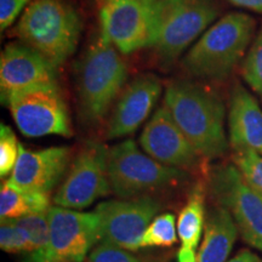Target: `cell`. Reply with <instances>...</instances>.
<instances>
[{
    "instance_id": "cell-1",
    "label": "cell",
    "mask_w": 262,
    "mask_h": 262,
    "mask_svg": "<svg viewBox=\"0 0 262 262\" xmlns=\"http://www.w3.org/2000/svg\"><path fill=\"white\" fill-rule=\"evenodd\" d=\"M163 104L205 160L226 155L225 104L215 91L192 80H175L166 86Z\"/></svg>"
},
{
    "instance_id": "cell-2",
    "label": "cell",
    "mask_w": 262,
    "mask_h": 262,
    "mask_svg": "<svg viewBox=\"0 0 262 262\" xmlns=\"http://www.w3.org/2000/svg\"><path fill=\"white\" fill-rule=\"evenodd\" d=\"M119 52L100 29L80 58L77 70L78 110L86 126L100 125L125 88L127 66Z\"/></svg>"
},
{
    "instance_id": "cell-3",
    "label": "cell",
    "mask_w": 262,
    "mask_h": 262,
    "mask_svg": "<svg viewBox=\"0 0 262 262\" xmlns=\"http://www.w3.org/2000/svg\"><path fill=\"white\" fill-rule=\"evenodd\" d=\"M83 19L70 0H32L12 34L60 68L77 50Z\"/></svg>"
},
{
    "instance_id": "cell-4",
    "label": "cell",
    "mask_w": 262,
    "mask_h": 262,
    "mask_svg": "<svg viewBox=\"0 0 262 262\" xmlns=\"http://www.w3.org/2000/svg\"><path fill=\"white\" fill-rule=\"evenodd\" d=\"M255 32V21L244 12H231L203 33L183 58V67L199 79L222 81L244 57Z\"/></svg>"
},
{
    "instance_id": "cell-5",
    "label": "cell",
    "mask_w": 262,
    "mask_h": 262,
    "mask_svg": "<svg viewBox=\"0 0 262 262\" xmlns=\"http://www.w3.org/2000/svg\"><path fill=\"white\" fill-rule=\"evenodd\" d=\"M191 173L170 168L141 152L134 140L118 143L108 152L111 192L122 199L149 195L179 187Z\"/></svg>"
},
{
    "instance_id": "cell-6",
    "label": "cell",
    "mask_w": 262,
    "mask_h": 262,
    "mask_svg": "<svg viewBox=\"0 0 262 262\" xmlns=\"http://www.w3.org/2000/svg\"><path fill=\"white\" fill-rule=\"evenodd\" d=\"M219 14L214 0H156L150 49L160 62L172 63Z\"/></svg>"
},
{
    "instance_id": "cell-7",
    "label": "cell",
    "mask_w": 262,
    "mask_h": 262,
    "mask_svg": "<svg viewBox=\"0 0 262 262\" xmlns=\"http://www.w3.org/2000/svg\"><path fill=\"white\" fill-rule=\"evenodd\" d=\"M50 233L41 249L25 253L21 262H83L100 238V219L96 212L51 206Z\"/></svg>"
},
{
    "instance_id": "cell-8",
    "label": "cell",
    "mask_w": 262,
    "mask_h": 262,
    "mask_svg": "<svg viewBox=\"0 0 262 262\" xmlns=\"http://www.w3.org/2000/svg\"><path fill=\"white\" fill-rule=\"evenodd\" d=\"M209 192L232 215L239 234L262 251V196L253 191L233 163L216 165L208 173Z\"/></svg>"
},
{
    "instance_id": "cell-9",
    "label": "cell",
    "mask_w": 262,
    "mask_h": 262,
    "mask_svg": "<svg viewBox=\"0 0 262 262\" xmlns=\"http://www.w3.org/2000/svg\"><path fill=\"white\" fill-rule=\"evenodd\" d=\"M108 152L95 140L84 142L72 160L63 181L55 193V205L67 209L88 208L111 192L108 179Z\"/></svg>"
},
{
    "instance_id": "cell-10",
    "label": "cell",
    "mask_w": 262,
    "mask_h": 262,
    "mask_svg": "<svg viewBox=\"0 0 262 262\" xmlns=\"http://www.w3.org/2000/svg\"><path fill=\"white\" fill-rule=\"evenodd\" d=\"M162 208L163 203L152 195L100 203L95 209L100 219V242L137 251L143 233Z\"/></svg>"
},
{
    "instance_id": "cell-11",
    "label": "cell",
    "mask_w": 262,
    "mask_h": 262,
    "mask_svg": "<svg viewBox=\"0 0 262 262\" xmlns=\"http://www.w3.org/2000/svg\"><path fill=\"white\" fill-rule=\"evenodd\" d=\"M8 107L18 130L25 136L73 135L67 104L58 85L16 95L10 100Z\"/></svg>"
},
{
    "instance_id": "cell-12",
    "label": "cell",
    "mask_w": 262,
    "mask_h": 262,
    "mask_svg": "<svg viewBox=\"0 0 262 262\" xmlns=\"http://www.w3.org/2000/svg\"><path fill=\"white\" fill-rule=\"evenodd\" d=\"M100 29L122 54L150 48L155 31V2L100 0Z\"/></svg>"
},
{
    "instance_id": "cell-13",
    "label": "cell",
    "mask_w": 262,
    "mask_h": 262,
    "mask_svg": "<svg viewBox=\"0 0 262 262\" xmlns=\"http://www.w3.org/2000/svg\"><path fill=\"white\" fill-rule=\"evenodd\" d=\"M139 142L145 153L170 168L191 173L202 170L205 162L164 104L147 123Z\"/></svg>"
},
{
    "instance_id": "cell-14",
    "label": "cell",
    "mask_w": 262,
    "mask_h": 262,
    "mask_svg": "<svg viewBox=\"0 0 262 262\" xmlns=\"http://www.w3.org/2000/svg\"><path fill=\"white\" fill-rule=\"evenodd\" d=\"M58 85L57 68L21 41L10 42L0 56V95L8 106L16 95Z\"/></svg>"
},
{
    "instance_id": "cell-15",
    "label": "cell",
    "mask_w": 262,
    "mask_h": 262,
    "mask_svg": "<svg viewBox=\"0 0 262 262\" xmlns=\"http://www.w3.org/2000/svg\"><path fill=\"white\" fill-rule=\"evenodd\" d=\"M71 157L70 147L29 150L19 143L17 163L6 181L26 191L50 194L70 168Z\"/></svg>"
},
{
    "instance_id": "cell-16",
    "label": "cell",
    "mask_w": 262,
    "mask_h": 262,
    "mask_svg": "<svg viewBox=\"0 0 262 262\" xmlns=\"http://www.w3.org/2000/svg\"><path fill=\"white\" fill-rule=\"evenodd\" d=\"M162 94L155 74H141L124 88L107 123L106 139L114 140L135 133L147 119Z\"/></svg>"
},
{
    "instance_id": "cell-17",
    "label": "cell",
    "mask_w": 262,
    "mask_h": 262,
    "mask_svg": "<svg viewBox=\"0 0 262 262\" xmlns=\"http://www.w3.org/2000/svg\"><path fill=\"white\" fill-rule=\"evenodd\" d=\"M229 146L262 155V111L257 101L241 84L234 85L228 110Z\"/></svg>"
},
{
    "instance_id": "cell-18",
    "label": "cell",
    "mask_w": 262,
    "mask_h": 262,
    "mask_svg": "<svg viewBox=\"0 0 262 262\" xmlns=\"http://www.w3.org/2000/svg\"><path fill=\"white\" fill-rule=\"evenodd\" d=\"M203 237L196 262H226L231 254L238 227L224 206L216 205L206 212Z\"/></svg>"
},
{
    "instance_id": "cell-19",
    "label": "cell",
    "mask_w": 262,
    "mask_h": 262,
    "mask_svg": "<svg viewBox=\"0 0 262 262\" xmlns=\"http://www.w3.org/2000/svg\"><path fill=\"white\" fill-rule=\"evenodd\" d=\"M205 182L199 180L193 186L187 202L181 209L178 221V234L181 247L194 250L198 248L205 225Z\"/></svg>"
},
{
    "instance_id": "cell-20",
    "label": "cell",
    "mask_w": 262,
    "mask_h": 262,
    "mask_svg": "<svg viewBox=\"0 0 262 262\" xmlns=\"http://www.w3.org/2000/svg\"><path fill=\"white\" fill-rule=\"evenodd\" d=\"M50 194L26 191L14 187L6 181L0 187V216L2 219H18L22 216L49 211L51 208Z\"/></svg>"
},
{
    "instance_id": "cell-21",
    "label": "cell",
    "mask_w": 262,
    "mask_h": 262,
    "mask_svg": "<svg viewBox=\"0 0 262 262\" xmlns=\"http://www.w3.org/2000/svg\"><path fill=\"white\" fill-rule=\"evenodd\" d=\"M178 241L175 215L166 212L156 216L141 238V248H169Z\"/></svg>"
},
{
    "instance_id": "cell-22",
    "label": "cell",
    "mask_w": 262,
    "mask_h": 262,
    "mask_svg": "<svg viewBox=\"0 0 262 262\" xmlns=\"http://www.w3.org/2000/svg\"><path fill=\"white\" fill-rule=\"evenodd\" d=\"M232 163L241 171L249 187L262 196V155L249 148L233 149Z\"/></svg>"
},
{
    "instance_id": "cell-23",
    "label": "cell",
    "mask_w": 262,
    "mask_h": 262,
    "mask_svg": "<svg viewBox=\"0 0 262 262\" xmlns=\"http://www.w3.org/2000/svg\"><path fill=\"white\" fill-rule=\"evenodd\" d=\"M11 220L27 235L29 244H31V251L39 250L48 243L49 233H50L49 211L22 216V217L11 219Z\"/></svg>"
},
{
    "instance_id": "cell-24",
    "label": "cell",
    "mask_w": 262,
    "mask_h": 262,
    "mask_svg": "<svg viewBox=\"0 0 262 262\" xmlns=\"http://www.w3.org/2000/svg\"><path fill=\"white\" fill-rule=\"evenodd\" d=\"M242 74L249 86L262 95V27L245 56Z\"/></svg>"
},
{
    "instance_id": "cell-25",
    "label": "cell",
    "mask_w": 262,
    "mask_h": 262,
    "mask_svg": "<svg viewBox=\"0 0 262 262\" xmlns=\"http://www.w3.org/2000/svg\"><path fill=\"white\" fill-rule=\"evenodd\" d=\"M19 155V143L12 129L5 124L0 125V178L11 175Z\"/></svg>"
},
{
    "instance_id": "cell-26",
    "label": "cell",
    "mask_w": 262,
    "mask_h": 262,
    "mask_svg": "<svg viewBox=\"0 0 262 262\" xmlns=\"http://www.w3.org/2000/svg\"><path fill=\"white\" fill-rule=\"evenodd\" d=\"M0 248L10 254L29 253L31 244L27 235L11 219H2L0 224Z\"/></svg>"
},
{
    "instance_id": "cell-27",
    "label": "cell",
    "mask_w": 262,
    "mask_h": 262,
    "mask_svg": "<svg viewBox=\"0 0 262 262\" xmlns=\"http://www.w3.org/2000/svg\"><path fill=\"white\" fill-rule=\"evenodd\" d=\"M85 262H142L139 257L133 255L125 249L117 245L100 242L90 254L88 255Z\"/></svg>"
},
{
    "instance_id": "cell-28",
    "label": "cell",
    "mask_w": 262,
    "mask_h": 262,
    "mask_svg": "<svg viewBox=\"0 0 262 262\" xmlns=\"http://www.w3.org/2000/svg\"><path fill=\"white\" fill-rule=\"evenodd\" d=\"M32 0H0V29L4 32L17 19L22 10L27 9Z\"/></svg>"
},
{
    "instance_id": "cell-29",
    "label": "cell",
    "mask_w": 262,
    "mask_h": 262,
    "mask_svg": "<svg viewBox=\"0 0 262 262\" xmlns=\"http://www.w3.org/2000/svg\"><path fill=\"white\" fill-rule=\"evenodd\" d=\"M226 262H262V257L248 249H242L234 257Z\"/></svg>"
},
{
    "instance_id": "cell-30",
    "label": "cell",
    "mask_w": 262,
    "mask_h": 262,
    "mask_svg": "<svg viewBox=\"0 0 262 262\" xmlns=\"http://www.w3.org/2000/svg\"><path fill=\"white\" fill-rule=\"evenodd\" d=\"M228 2L239 8L253 10L262 14V0H228Z\"/></svg>"
},
{
    "instance_id": "cell-31",
    "label": "cell",
    "mask_w": 262,
    "mask_h": 262,
    "mask_svg": "<svg viewBox=\"0 0 262 262\" xmlns=\"http://www.w3.org/2000/svg\"><path fill=\"white\" fill-rule=\"evenodd\" d=\"M178 262H196V254L194 250L181 247L176 255Z\"/></svg>"
},
{
    "instance_id": "cell-32",
    "label": "cell",
    "mask_w": 262,
    "mask_h": 262,
    "mask_svg": "<svg viewBox=\"0 0 262 262\" xmlns=\"http://www.w3.org/2000/svg\"><path fill=\"white\" fill-rule=\"evenodd\" d=\"M145 2H156V0H145Z\"/></svg>"
}]
</instances>
